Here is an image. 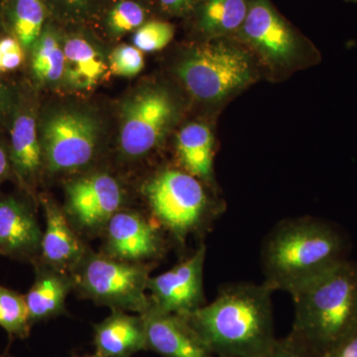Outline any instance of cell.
Returning a JSON list of instances; mask_svg holds the SVG:
<instances>
[{"mask_svg": "<svg viewBox=\"0 0 357 357\" xmlns=\"http://www.w3.org/2000/svg\"><path fill=\"white\" fill-rule=\"evenodd\" d=\"M273 292L265 283L227 286L185 318L215 357H258L276 340Z\"/></svg>", "mask_w": 357, "mask_h": 357, "instance_id": "1", "label": "cell"}, {"mask_svg": "<svg viewBox=\"0 0 357 357\" xmlns=\"http://www.w3.org/2000/svg\"><path fill=\"white\" fill-rule=\"evenodd\" d=\"M347 248L344 236L332 223L314 218L281 222L263 243L264 283L292 295L347 259Z\"/></svg>", "mask_w": 357, "mask_h": 357, "instance_id": "2", "label": "cell"}, {"mask_svg": "<svg viewBox=\"0 0 357 357\" xmlns=\"http://www.w3.org/2000/svg\"><path fill=\"white\" fill-rule=\"evenodd\" d=\"M291 296V333L319 357L356 332L357 263L345 259Z\"/></svg>", "mask_w": 357, "mask_h": 357, "instance_id": "3", "label": "cell"}, {"mask_svg": "<svg viewBox=\"0 0 357 357\" xmlns=\"http://www.w3.org/2000/svg\"><path fill=\"white\" fill-rule=\"evenodd\" d=\"M44 177L79 175L93 170L107 142L102 114L86 103L62 100L39 109Z\"/></svg>", "mask_w": 357, "mask_h": 357, "instance_id": "4", "label": "cell"}, {"mask_svg": "<svg viewBox=\"0 0 357 357\" xmlns=\"http://www.w3.org/2000/svg\"><path fill=\"white\" fill-rule=\"evenodd\" d=\"M152 269L151 263L121 261L89 249L70 276L81 299L141 314L150 307L148 282Z\"/></svg>", "mask_w": 357, "mask_h": 357, "instance_id": "5", "label": "cell"}, {"mask_svg": "<svg viewBox=\"0 0 357 357\" xmlns=\"http://www.w3.org/2000/svg\"><path fill=\"white\" fill-rule=\"evenodd\" d=\"M143 196L162 229L178 243L206 229L213 218L201 180L185 171L165 169L148 178Z\"/></svg>", "mask_w": 357, "mask_h": 357, "instance_id": "6", "label": "cell"}, {"mask_svg": "<svg viewBox=\"0 0 357 357\" xmlns=\"http://www.w3.org/2000/svg\"><path fill=\"white\" fill-rule=\"evenodd\" d=\"M178 116V105L165 86L134 89L119 112V153L124 162L142 160L162 144Z\"/></svg>", "mask_w": 357, "mask_h": 357, "instance_id": "7", "label": "cell"}, {"mask_svg": "<svg viewBox=\"0 0 357 357\" xmlns=\"http://www.w3.org/2000/svg\"><path fill=\"white\" fill-rule=\"evenodd\" d=\"M176 74L195 98L218 102L252 81L248 54L234 45L217 42L191 49L181 59Z\"/></svg>", "mask_w": 357, "mask_h": 357, "instance_id": "8", "label": "cell"}, {"mask_svg": "<svg viewBox=\"0 0 357 357\" xmlns=\"http://www.w3.org/2000/svg\"><path fill=\"white\" fill-rule=\"evenodd\" d=\"M66 215L83 237L102 236L110 218L121 211L126 190L121 181L102 170L88 171L69 178L65 185Z\"/></svg>", "mask_w": 357, "mask_h": 357, "instance_id": "9", "label": "cell"}, {"mask_svg": "<svg viewBox=\"0 0 357 357\" xmlns=\"http://www.w3.org/2000/svg\"><path fill=\"white\" fill-rule=\"evenodd\" d=\"M39 109L31 89L20 86V98L7 126L13 180L34 201H38L37 188L44 178Z\"/></svg>", "mask_w": 357, "mask_h": 357, "instance_id": "10", "label": "cell"}, {"mask_svg": "<svg viewBox=\"0 0 357 357\" xmlns=\"http://www.w3.org/2000/svg\"><path fill=\"white\" fill-rule=\"evenodd\" d=\"M206 248H199L187 259L178 263L148 282L150 306L159 311L187 317L206 304L204 292V266Z\"/></svg>", "mask_w": 357, "mask_h": 357, "instance_id": "11", "label": "cell"}, {"mask_svg": "<svg viewBox=\"0 0 357 357\" xmlns=\"http://www.w3.org/2000/svg\"><path fill=\"white\" fill-rule=\"evenodd\" d=\"M158 223L139 211L122 208L110 218L102 234L103 255L132 263H149L165 251V239Z\"/></svg>", "mask_w": 357, "mask_h": 357, "instance_id": "12", "label": "cell"}, {"mask_svg": "<svg viewBox=\"0 0 357 357\" xmlns=\"http://www.w3.org/2000/svg\"><path fill=\"white\" fill-rule=\"evenodd\" d=\"M239 31L269 64L286 66L297 57L299 45L295 33L267 0H252L248 4Z\"/></svg>", "mask_w": 357, "mask_h": 357, "instance_id": "13", "label": "cell"}, {"mask_svg": "<svg viewBox=\"0 0 357 357\" xmlns=\"http://www.w3.org/2000/svg\"><path fill=\"white\" fill-rule=\"evenodd\" d=\"M33 202L28 195L0 192V255L24 262L38 259L43 230Z\"/></svg>", "mask_w": 357, "mask_h": 357, "instance_id": "14", "label": "cell"}, {"mask_svg": "<svg viewBox=\"0 0 357 357\" xmlns=\"http://www.w3.org/2000/svg\"><path fill=\"white\" fill-rule=\"evenodd\" d=\"M77 27L62 33L65 65L61 86L70 93H88L109 77V56L93 35Z\"/></svg>", "mask_w": 357, "mask_h": 357, "instance_id": "15", "label": "cell"}, {"mask_svg": "<svg viewBox=\"0 0 357 357\" xmlns=\"http://www.w3.org/2000/svg\"><path fill=\"white\" fill-rule=\"evenodd\" d=\"M38 202L44 210L46 229L37 260L59 271L70 274L89 248L84 237L70 222L63 206L47 195H39Z\"/></svg>", "mask_w": 357, "mask_h": 357, "instance_id": "16", "label": "cell"}, {"mask_svg": "<svg viewBox=\"0 0 357 357\" xmlns=\"http://www.w3.org/2000/svg\"><path fill=\"white\" fill-rule=\"evenodd\" d=\"M144 319L147 349L165 357H215L185 317L150 306Z\"/></svg>", "mask_w": 357, "mask_h": 357, "instance_id": "17", "label": "cell"}, {"mask_svg": "<svg viewBox=\"0 0 357 357\" xmlns=\"http://www.w3.org/2000/svg\"><path fill=\"white\" fill-rule=\"evenodd\" d=\"M32 264L35 280L25 300L33 326L64 314L66 300L74 290V281L70 274L54 269L40 260Z\"/></svg>", "mask_w": 357, "mask_h": 357, "instance_id": "18", "label": "cell"}, {"mask_svg": "<svg viewBox=\"0 0 357 357\" xmlns=\"http://www.w3.org/2000/svg\"><path fill=\"white\" fill-rule=\"evenodd\" d=\"M96 354L102 357H129L147 349L144 319L119 310L95 326Z\"/></svg>", "mask_w": 357, "mask_h": 357, "instance_id": "19", "label": "cell"}, {"mask_svg": "<svg viewBox=\"0 0 357 357\" xmlns=\"http://www.w3.org/2000/svg\"><path fill=\"white\" fill-rule=\"evenodd\" d=\"M28 55L30 75L35 86L43 89L61 86L65 65L62 32L51 20L45 25Z\"/></svg>", "mask_w": 357, "mask_h": 357, "instance_id": "20", "label": "cell"}, {"mask_svg": "<svg viewBox=\"0 0 357 357\" xmlns=\"http://www.w3.org/2000/svg\"><path fill=\"white\" fill-rule=\"evenodd\" d=\"M49 20L44 0H0L2 29L20 41L26 54L31 50Z\"/></svg>", "mask_w": 357, "mask_h": 357, "instance_id": "21", "label": "cell"}, {"mask_svg": "<svg viewBox=\"0 0 357 357\" xmlns=\"http://www.w3.org/2000/svg\"><path fill=\"white\" fill-rule=\"evenodd\" d=\"M178 160L185 172L203 182L213 180V136L206 124L194 122L181 129L176 139Z\"/></svg>", "mask_w": 357, "mask_h": 357, "instance_id": "22", "label": "cell"}, {"mask_svg": "<svg viewBox=\"0 0 357 357\" xmlns=\"http://www.w3.org/2000/svg\"><path fill=\"white\" fill-rule=\"evenodd\" d=\"M248 11L245 0H206L199 9V30L211 37L229 34L241 29Z\"/></svg>", "mask_w": 357, "mask_h": 357, "instance_id": "23", "label": "cell"}, {"mask_svg": "<svg viewBox=\"0 0 357 357\" xmlns=\"http://www.w3.org/2000/svg\"><path fill=\"white\" fill-rule=\"evenodd\" d=\"M146 9L136 0H117L105 9L102 27L112 39L135 32L146 22Z\"/></svg>", "mask_w": 357, "mask_h": 357, "instance_id": "24", "label": "cell"}, {"mask_svg": "<svg viewBox=\"0 0 357 357\" xmlns=\"http://www.w3.org/2000/svg\"><path fill=\"white\" fill-rule=\"evenodd\" d=\"M0 326L11 337L25 338L31 330L25 295L0 285Z\"/></svg>", "mask_w": 357, "mask_h": 357, "instance_id": "25", "label": "cell"}, {"mask_svg": "<svg viewBox=\"0 0 357 357\" xmlns=\"http://www.w3.org/2000/svg\"><path fill=\"white\" fill-rule=\"evenodd\" d=\"M52 20L79 26L102 10L107 0H44Z\"/></svg>", "mask_w": 357, "mask_h": 357, "instance_id": "26", "label": "cell"}, {"mask_svg": "<svg viewBox=\"0 0 357 357\" xmlns=\"http://www.w3.org/2000/svg\"><path fill=\"white\" fill-rule=\"evenodd\" d=\"M175 28L166 21H147L132 36L133 46L142 52L162 50L172 41Z\"/></svg>", "mask_w": 357, "mask_h": 357, "instance_id": "27", "label": "cell"}, {"mask_svg": "<svg viewBox=\"0 0 357 357\" xmlns=\"http://www.w3.org/2000/svg\"><path fill=\"white\" fill-rule=\"evenodd\" d=\"M143 52L131 45H121L109 55V69L112 74L119 77H134L144 68Z\"/></svg>", "mask_w": 357, "mask_h": 357, "instance_id": "28", "label": "cell"}, {"mask_svg": "<svg viewBox=\"0 0 357 357\" xmlns=\"http://www.w3.org/2000/svg\"><path fill=\"white\" fill-rule=\"evenodd\" d=\"M258 357H319L306 342L290 333L287 337L275 340L273 344Z\"/></svg>", "mask_w": 357, "mask_h": 357, "instance_id": "29", "label": "cell"}, {"mask_svg": "<svg viewBox=\"0 0 357 357\" xmlns=\"http://www.w3.org/2000/svg\"><path fill=\"white\" fill-rule=\"evenodd\" d=\"M20 86L0 79V130L7 128L20 98Z\"/></svg>", "mask_w": 357, "mask_h": 357, "instance_id": "30", "label": "cell"}, {"mask_svg": "<svg viewBox=\"0 0 357 357\" xmlns=\"http://www.w3.org/2000/svg\"><path fill=\"white\" fill-rule=\"evenodd\" d=\"M159 6L171 15L183 16L195 8L201 0H157Z\"/></svg>", "mask_w": 357, "mask_h": 357, "instance_id": "31", "label": "cell"}, {"mask_svg": "<svg viewBox=\"0 0 357 357\" xmlns=\"http://www.w3.org/2000/svg\"><path fill=\"white\" fill-rule=\"evenodd\" d=\"M0 134H1V130H0ZM7 180H13L8 141L0 135V184Z\"/></svg>", "mask_w": 357, "mask_h": 357, "instance_id": "32", "label": "cell"}, {"mask_svg": "<svg viewBox=\"0 0 357 357\" xmlns=\"http://www.w3.org/2000/svg\"><path fill=\"white\" fill-rule=\"evenodd\" d=\"M321 357H357V331Z\"/></svg>", "mask_w": 357, "mask_h": 357, "instance_id": "33", "label": "cell"}, {"mask_svg": "<svg viewBox=\"0 0 357 357\" xmlns=\"http://www.w3.org/2000/svg\"><path fill=\"white\" fill-rule=\"evenodd\" d=\"M26 52L22 46L3 54L1 57V73L18 69L24 62Z\"/></svg>", "mask_w": 357, "mask_h": 357, "instance_id": "34", "label": "cell"}, {"mask_svg": "<svg viewBox=\"0 0 357 357\" xmlns=\"http://www.w3.org/2000/svg\"><path fill=\"white\" fill-rule=\"evenodd\" d=\"M4 34L3 29H2L1 20H0V36Z\"/></svg>", "mask_w": 357, "mask_h": 357, "instance_id": "35", "label": "cell"}, {"mask_svg": "<svg viewBox=\"0 0 357 357\" xmlns=\"http://www.w3.org/2000/svg\"><path fill=\"white\" fill-rule=\"evenodd\" d=\"M83 357H102L100 356V354H93V356H83Z\"/></svg>", "mask_w": 357, "mask_h": 357, "instance_id": "36", "label": "cell"}, {"mask_svg": "<svg viewBox=\"0 0 357 357\" xmlns=\"http://www.w3.org/2000/svg\"><path fill=\"white\" fill-rule=\"evenodd\" d=\"M1 57H2V55H1V53H0V70H1ZM0 73H1V70H0Z\"/></svg>", "mask_w": 357, "mask_h": 357, "instance_id": "37", "label": "cell"}]
</instances>
